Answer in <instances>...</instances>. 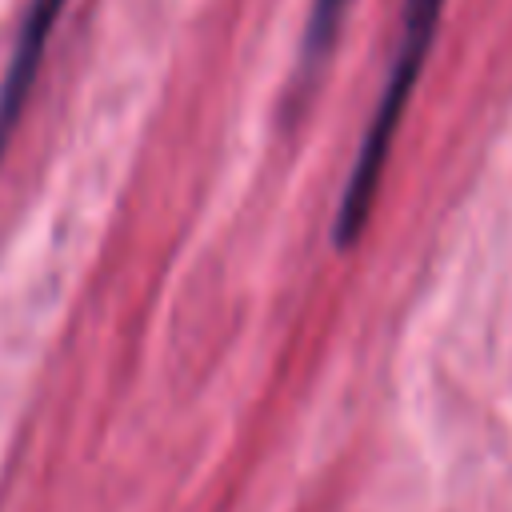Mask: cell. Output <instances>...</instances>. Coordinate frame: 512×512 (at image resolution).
Segmentation results:
<instances>
[{
  "instance_id": "obj_3",
  "label": "cell",
  "mask_w": 512,
  "mask_h": 512,
  "mask_svg": "<svg viewBox=\"0 0 512 512\" xmlns=\"http://www.w3.org/2000/svg\"><path fill=\"white\" fill-rule=\"evenodd\" d=\"M352 0H312L308 20H304V40H300V68H316L324 64V56L332 52V40L344 24V8Z\"/></svg>"
},
{
  "instance_id": "obj_1",
  "label": "cell",
  "mask_w": 512,
  "mask_h": 512,
  "mask_svg": "<svg viewBox=\"0 0 512 512\" xmlns=\"http://www.w3.org/2000/svg\"><path fill=\"white\" fill-rule=\"evenodd\" d=\"M440 8H444V0H404L392 68L384 76V92H380V100L372 108V120H368L364 140H360V152H356V160L348 168V180H344V192H340V204H336V220H332L336 252L356 248V240H360V232H364V224L372 216V200H376V188H380L396 128L404 120V104H408V96H412V88H416V80L424 72L432 36L440 28Z\"/></svg>"
},
{
  "instance_id": "obj_2",
  "label": "cell",
  "mask_w": 512,
  "mask_h": 512,
  "mask_svg": "<svg viewBox=\"0 0 512 512\" xmlns=\"http://www.w3.org/2000/svg\"><path fill=\"white\" fill-rule=\"evenodd\" d=\"M68 0H28L24 8V20H20V32H16V44H12V56H8V68L0 76V152L24 112V100L36 84V72H40V60H44V48H48V36L60 20Z\"/></svg>"
}]
</instances>
